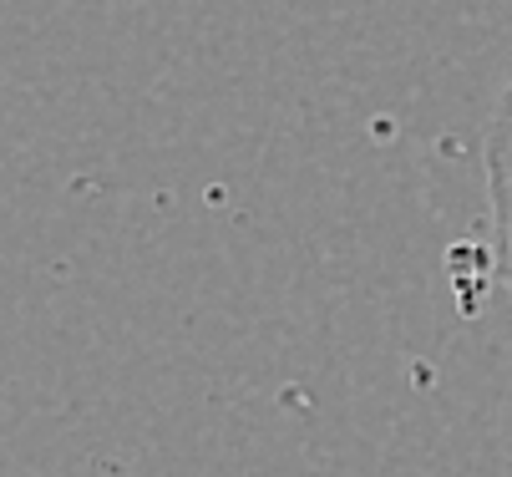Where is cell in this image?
<instances>
[{
    "instance_id": "cell-1",
    "label": "cell",
    "mask_w": 512,
    "mask_h": 477,
    "mask_svg": "<svg viewBox=\"0 0 512 477\" xmlns=\"http://www.w3.org/2000/svg\"><path fill=\"white\" fill-rule=\"evenodd\" d=\"M487 209H492V269L512 290V82L487 122Z\"/></svg>"
}]
</instances>
